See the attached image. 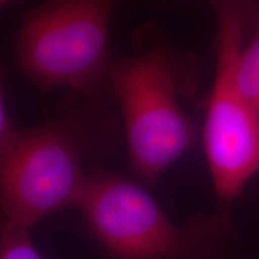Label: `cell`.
Listing matches in <instances>:
<instances>
[{"label": "cell", "instance_id": "cell-2", "mask_svg": "<svg viewBox=\"0 0 259 259\" xmlns=\"http://www.w3.org/2000/svg\"><path fill=\"white\" fill-rule=\"evenodd\" d=\"M199 72L196 56L161 41L114 59L112 92L130 167L145 187L156 185L196 143V126L183 102L198 90Z\"/></svg>", "mask_w": 259, "mask_h": 259}, {"label": "cell", "instance_id": "cell-8", "mask_svg": "<svg viewBox=\"0 0 259 259\" xmlns=\"http://www.w3.org/2000/svg\"><path fill=\"white\" fill-rule=\"evenodd\" d=\"M19 132H21V128L16 126L14 119L10 114L4 83H2V92H0V157L11 150L17 141Z\"/></svg>", "mask_w": 259, "mask_h": 259}, {"label": "cell", "instance_id": "cell-6", "mask_svg": "<svg viewBox=\"0 0 259 259\" xmlns=\"http://www.w3.org/2000/svg\"><path fill=\"white\" fill-rule=\"evenodd\" d=\"M235 66L239 89L259 116V3L252 6L251 29Z\"/></svg>", "mask_w": 259, "mask_h": 259}, {"label": "cell", "instance_id": "cell-4", "mask_svg": "<svg viewBox=\"0 0 259 259\" xmlns=\"http://www.w3.org/2000/svg\"><path fill=\"white\" fill-rule=\"evenodd\" d=\"M114 10L109 0H54L34 8L15 38L18 70L42 94L65 89L109 106Z\"/></svg>", "mask_w": 259, "mask_h": 259}, {"label": "cell", "instance_id": "cell-1", "mask_svg": "<svg viewBox=\"0 0 259 259\" xmlns=\"http://www.w3.org/2000/svg\"><path fill=\"white\" fill-rule=\"evenodd\" d=\"M121 128L108 106L72 93L51 119L21 128L0 157L3 223L30 229L78 208L93 174L118 154Z\"/></svg>", "mask_w": 259, "mask_h": 259}, {"label": "cell", "instance_id": "cell-7", "mask_svg": "<svg viewBox=\"0 0 259 259\" xmlns=\"http://www.w3.org/2000/svg\"><path fill=\"white\" fill-rule=\"evenodd\" d=\"M0 259H48L37 250L30 229L2 223Z\"/></svg>", "mask_w": 259, "mask_h": 259}, {"label": "cell", "instance_id": "cell-3", "mask_svg": "<svg viewBox=\"0 0 259 259\" xmlns=\"http://www.w3.org/2000/svg\"><path fill=\"white\" fill-rule=\"evenodd\" d=\"M109 259H233L238 233L227 208L177 225L137 180L99 168L78 208Z\"/></svg>", "mask_w": 259, "mask_h": 259}, {"label": "cell", "instance_id": "cell-5", "mask_svg": "<svg viewBox=\"0 0 259 259\" xmlns=\"http://www.w3.org/2000/svg\"><path fill=\"white\" fill-rule=\"evenodd\" d=\"M216 69L206 102L203 144L213 191L227 208L259 170V116L242 95L235 66L251 29L250 2H213Z\"/></svg>", "mask_w": 259, "mask_h": 259}]
</instances>
